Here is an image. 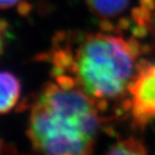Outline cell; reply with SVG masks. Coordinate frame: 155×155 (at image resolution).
Listing matches in <instances>:
<instances>
[{
    "mask_svg": "<svg viewBox=\"0 0 155 155\" xmlns=\"http://www.w3.org/2000/svg\"><path fill=\"white\" fill-rule=\"evenodd\" d=\"M94 98L48 83L32 107L28 137L41 155H90L100 121Z\"/></svg>",
    "mask_w": 155,
    "mask_h": 155,
    "instance_id": "obj_1",
    "label": "cell"
},
{
    "mask_svg": "<svg viewBox=\"0 0 155 155\" xmlns=\"http://www.w3.org/2000/svg\"><path fill=\"white\" fill-rule=\"evenodd\" d=\"M135 59L121 37L89 35L77 51L71 72L77 83L93 98H117L131 82Z\"/></svg>",
    "mask_w": 155,
    "mask_h": 155,
    "instance_id": "obj_2",
    "label": "cell"
},
{
    "mask_svg": "<svg viewBox=\"0 0 155 155\" xmlns=\"http://www.w3.org/2000/svg\"><path fill=\"white\" fill-rule=\"evenodd\" d=\"M133 95L132 114L135 123L143 126L155 117V65L138 72L136 80L128 85Z\"/></svg>",
    "mask_w": 155,
    "mask_h": 155,
    "instance_id": "obj_3",
    "label": "cell"
},
{
    "mask_svg": "<svg viewBox=\"0 0 155 155\" xmlns=\"http://www.w3.org/2000/svg\"><path fill=\"white\" fill-rule=\"evenodd\" d=\"M0 81H1L0 111L2 114H6L9 112L17 103L21 93V83L17 78L8 71H2Z\"/></svg>",
    "mask_w": 155,
    "mask_h": 155,
    "instance_id": "obj_4",
    "label": "cell"
},
{
    "mask_svg": "<svg viewBox=\"0 0 155 155\" xmlns=\"http://www.w3.org/2000/svg\"><path fill=\"white\" fill-rule=\"evenodd\" d=\"M90 10L102 19L113 18L124 12L130 0H85Z\"/></svg>",
    "mask_w": 155,
    "mask_h": 155,
    "instance_id": "obj_5",
    "label": "cell"
},
{
    "mask_svg": "<svg viewBox=\"0 0 155 155\" xmlns=\"http://www.w3.org/2000/svg\"><path fill=\"white\" fill-rule=\"evenodd\" d=\"M107 155H147V151L139 140L128 138L117 143Z\"/></svg>",
    "mask_w": 155,
    "mask_h": 155,
    "instance_id": "obj_6",
    "label": "cell"
},
{
    "mask_svg": "<svg viewBox=\"0 0 155 155\" xmlns=\"http://www.w3.org/2000/svg\"><path fill=\"white\" fill-rule=\"evenodd\" d=\"M53 64L61 66L65 70L70 72L75 64V55L71 52L70 49H55L51 55Z\"/></svg>",
    "mask_w": 155,
    "mask_h": 155,
    "instance_id": "obj_7",
    "label": "cell"
},
{
    "mask_svg": "<svg viewBox=\"0 0 155 155\" xmlns=\"http://www.w3.org/2000/svg\"><path fill=\"white\" fill-rule=\"evenodd\" d=\"M56 80V83L58 84V86L63 90H71L74 89L76 84H77V81L74 78L68 76V75H61L57 78H55Z\"/></svg>",
    "mask_w": 155,
    "mask_h": 155,
    "instance_id": "obj_8",
    "label": "cell"
},
{
    "mask_svg": "<svg viewBox=\"0 0 155 155\" xmlns=\"http://www.w3.org/2000/svg\"><path fill=\"white\" fill-rule=\"evenodd\" d=\"M127 44H128V47H129L131 53L133 54V56L135 58H137L140 55V53H142V50H141L142 46H140V44L137 41V38H135L134 36L129 38L127 40Z\"/></svg>",
    "mask_w": 155,
    "mask_h": 155,
    "instance_id": "obj_9",
    "label": "cell"
},
{
    "mask_svg": "<svg viewBox=\"0 0 155 155\" xmlns=\"http://www.w3.org/2000/svg\"><path fill=\"white\" fill-rule=\"evenodd\" d=\"M132 34L135 38H145L148 34V26L142 25H137L136 26H133L132 28Z\"/></svg>",
    "mask_w": 155,
    "mask_h": 155,
    "instance_id": "obj_10",
    "label": "cell"
},
{
    "mask_svg": "<svg viewBox=\"0 0 155 155\" xmlns=\"http://www.w3.org/2000/svg\"><path fill=\"white\" fill-rule=\"evenodd\" d=\"M31 9H32V6L26 2V1H23V2H20V4L17 7V12L21 16H27L30 12H31Z\"/></svg>",
    "mask_w": 155,
    "mask_h": 155,
    "instance_id": "obj_11",
    "label": "cell"
},
{
    "mask_svg": "<svg viewBox=\"0 0 155 155\" xmlns=\"http://www.w3.org/2000/svg\"><path fill=\"white\" fill-rule=\"evenodd\" d=\"M99 27L105 33H110L112 31H116V26H114V25L108 19H103L100 21V24H99Z\"/></svg>",
    "mask_w": 155,
    "mask_h": 155,
    "instance_id": "obj_12",
    "label": "cell"
},
{
    "mask_svg": "<svg viewBox=\"0 0 155 155\" xmlns=\"http://www.w3.org/2000/svg\"><path fill=\"white\" fill-rule=\"evenodd\" d=\"M131 26V21L128 18H120L118 21L117 28L120 30H127Z\"/></svg>",
    "mask_w": 155,
    "mask_h": 155,
    "instance_id": "obj_13",
    "label": "cell"
},
{
    "mask_svg": "<svg viewBox=\"0 0 155 155\" xmlns=\"http://www.w3.org/2000/svg\"><path fill=\"white\" fill-rule=\"evenodd\" d=\"M19 2V0H0V6L2 9H7L13 7Z\"/></svg>",
    "mask_w": 155,
    "mask_h": 155,
    "instance_id": "obj_14",
    "label": "cell"
}]
</instances>
